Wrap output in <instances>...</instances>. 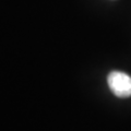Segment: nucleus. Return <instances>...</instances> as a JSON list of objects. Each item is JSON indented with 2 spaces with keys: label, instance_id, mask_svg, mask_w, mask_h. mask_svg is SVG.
I'll return each mask as SVG.
<instances>
[{
  "label": "nucleus",
  "instance_id": "f257e3e1",
  "mask_svg": "<svg viewBox=\"0 0 131 131\" xmlns=\"http://www.w3.org/2000/svg\"><path fill=\"white\" fill-rule=\"evenodd\" d=\"M107 83L113 94L117 97L131 96V77L121 71H112L107 77Z\"/></svg>",
  "mask_w": 131,
  "mask_h": 131
}]
</instances>
